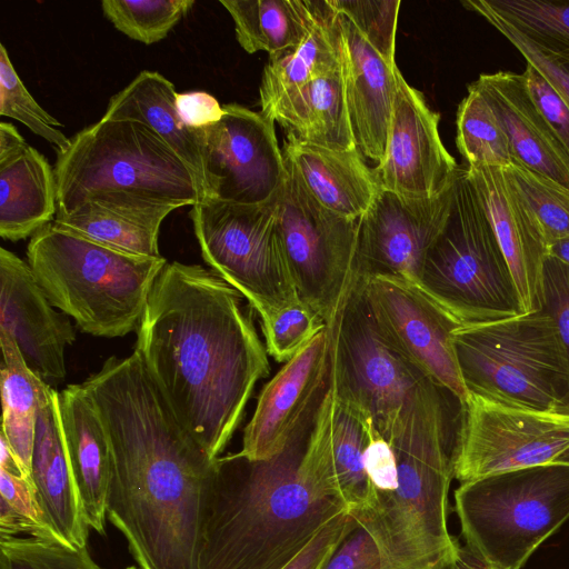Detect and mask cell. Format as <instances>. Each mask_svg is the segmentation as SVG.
<instances>
[{
    "mask_svg": "<svg viewBox=\"0 0 569 569\" xmlns=\"http://www.w3.org/2000/svg\"><path fill=\"white\" fill-rule=\"evenodd\" d=\"M1 569H103L87 547L37 537L0 535Z\"/></svg>",
    "mask_w": 569,
    "mask_h": 569,
    "instance_id": "obj_39",
    "label": "cell"
},
{
    "mask_svg": "<svg viewBox=\"0 0 569 569\" xmlns=\"http://www.w3.org/2000/svg\"><path fill=\"white\" fill-rule=\"evenodd\" d=\"M363 465L368 479L367 500L372 497L390 495L396 490L398 468L395 451L371 420L368 421Z\"/></svg>",
    "mask_w": 569,
    "mask_h": 569,
    "instance_id": "obj_45",
    "label": "cell"
},
{
    "mask_svg": "<svg viewBox=\"0 0 569 569\" xmlns=\"http://www.w3.org/2000/svg\"><path fill=\"white\" fill-rule=\"evenodd\" d=\"M321 569H381V558L372 538L358 527L346 537Z\"/></svg>",
    "mask_w": 569,
    "mask_h": 569,
    "instance_id": "obj_48",
    "label": "cell"
},
{
    "mask_svg": "<svg viewBox=\"0 0 569 569\" xmlns=\"http://www.w3.org/2000/svg\"><path fill=\"white\" fill-rule=\"evenodd\" d=\"M276 198L277 227L299 299L328 326L355 281L358 220L322 207L284 158Z\"/></svg>",
    "mask_w": 569,
    "mask_h": 569,
    "instance_id": "obj_12",
    "label": "cell"
},
{
    "mask_svg": "<svg viewBox=\"0 0 569 569\" xmlns=\"http://www.w3.org/2000/svg\"><path fill=\"white\" fill-rule=\"evenodd\" d=\"M0 499L31 527L32 537L66 543L47 519L34 488L23 477L0 469Z\"/></svg>",
    "mask_w": 569,
    "mask_h": 569,
    "instance_id": "obj_43",
    "label": "cell"
},
{
    "mask_svg": "<svg viewBox=\"0 0 569 569\" xmlns=\"http://www.w3.org/2000/svg\"><path fill=\"white\" fill-rule=\"evenodd\" d=\"M341 67L339 14L320 0L315 24L297 48L269 57L259 88L261 112L281 97Z\"/></svg>",
    "mask_w": 569,
    "mask_h": 569,
    "instance_id": "obj_30",
    "label": "cell"
},
{
    "mask_svg": "<svg viewBox=\"0 0 569 569\" xmlns=\"http://www.w3.org/2000/svg\"><path fill=\"white\" fill-rule=\"evenodd\" d=\"M456 127V144L467 167L507 168L513 161L495 111L472 82L458 106Z\"/></svg>",
    "mask_w": 569,
    "mask_h": 569,
    "instance_id": "obj_34",
    "label": "cell"
},
{
    "mask_svg": "<svg viewBox=\"0 0 569 569\" xmlns=\"http://www.w3.org/2000/svg\"><path fill=\"white\" fill-rule=\"evenodd\" d=\"M0 469L23 477L17 457L2 433H0Z\"/></svg>",
    "mask_w": 569,
    "mask_h": 569,
    "instance_id": "obj_52",
    "label": "cell"
},
{
    "mask_svg": "<svg viewBox=\"0 0 569 569\" xmlns=\"http://www.w3.org/2000/svg\"><path fill=\"white\" fill-rule=\"evenodd\" d=\"M28 143L17 128L9 122H0V161L19 151Z\"/></svg>",
    "mask_w": 569,
    "mask_h": 569,
    "instance_id": "obj_50",
    "label": "cell"
},
{
    "mask_svg": "<svg viewBox=\"0 0 569 569\" xmlns=\"http://www.w3.org/2000/svg\"><path fill=\"white\" fill-rule=\"evenodd\" d=\"M553 321L569 357V264L547 256L541 280V310Z\"/></svg>",
    "mask_w": 569,
    "mask_h": 569,
    "instance_id": "obj_44",
    "label": "cell"
},
{
    "mask_svg": "<svg viewBox=\"0 0 569 569\" xmlns=\"http://www.w3.org/2000/svg\"><path fill=\"white\" fill-rule=\"evenodd\" d=\"M365 284L373 318L387 342L466 403L468 392L452 341L453 332L463 325L412 281L379 277Z\"/></svg>",
    "mask_w": 569,
    "mask_h": 569,
    "instance_id": "obj_15",
    "label": "cell"
},
{
    "mask_svg": "<svg viewBox=\"0 0 569 569\" xmlns=\"http://www.w3.org/2000/svg\"><path fill=\"white\" fill-rule=\"evenodd\" d=\"M503 170L536 219L547 247L569 238V188L517 160Z\"/></svg>",
    "mask_w": 569,
    "mask_h": 569,
    "instance_id": "obj_36",
    "label": "cell"
},
{
    "mask_svg": "<svg viewBox=\"0 0 569 569\" xmlns=\"http://www.w3.org/2000/svg\"><path fill=\"white\" fill-rule=\"evenodd\" d=\"M339 14L345 100L357 150L377 163L386 153L400 73Z\"/></svg>",
    "mask_w": 569,
    "mask_h": 569,
    "instance_id": "obj_21",
    "label": "cell"
},
{
    "mask_svg": "<svg viewBox=\"0 0 569 569\" xmlns=\"http://www.w3.org/2000/svg\"><path fill=\"white\" fill-rule=\"evenodd\" d=\"M281 150L309 193L322 207L341 217L358 220L380 189L373 169L367 166L357 149L330 150L286 134Z\"/></svg>",
    "mask_w": 569,
    "mask_h": 569,
    "instance_id": "obj_26",
    "label": "cell"
},
{
    "mask_svg": "<svg viewBox=\"0 0 569 569\" xmlns=\"http://www.w3.org/2000/svg\"><path fill=\"white\" fill-rule=\"evenodd\" d=\"M0 330L48 385L64 380L66 349L76 340L69 317L54 309L28 262L0 248Z\"/></svg>",
    "mask_w": 569,
    "mask_h": 569,
    "instance_id": "obj_19",
    "label": "cell"
},
{
    "mask_svg": "<svg viewBox=\"0 0 569 569\" xmlns=\"http://www.w3.org/2000/svg\"><path fill=\"white\" fill-rule=\"evenodd\" d=\"M276 198L259 204L204 198L189 213L202 259L260 320L300 300L278 232Z\"/></svg>",
    "mask_w": 569,
    "mask_h": 569,
    "instance_id": "obj_11",
    "label": "cell"
},
{
    "mask_svg": "<svg viewBox=\"0 0 569 569\" xmlns=\"http://www.w3.org/2000/svg\"><path fill=\"white\" fill-rule=\"evenodd\" d=\"M326 327L301 300L261 320L267 353L278 362H288Z\"/></svg>",
    "mask_w": 569,
    "mask_h": 569,
    "instance_id": "obj_40",
    "label": "cell"
},
{
    "mask_svg": "<svg viewBox=\"0 0 569 569\" xmlns=\"http://www.w3.org/2000/svg\"><path fill=\"white\" fill-rule=\"evenodd\" d=\"M178 208L174 202L129 193H98L57 211L52 223L129 253L160 257L161 223Z\"/></svg>",
    "mask_w": 569,
    "mask_h": 569,
    "instance_id": "obj_24",
    "label": "cell"
},
{
    "mask_svg": "<svg viewBox=\"0 0 569 569\" xmlns=\"http://www.w3.org/2000/svg\"><path fill=\"white\" fill-rule=\"evenodd\" d=\"M193 0H103L104 17L128 38L144 44L164 39Z\"/></svg>",
    "mask_w": 569,
    "mask_h": 569,
    "instance_id": "obj_37",
    "label": "cell"
},
{
    "mask_svg": "<svg viewBox=\"0 0 569 569\" xmlns=\"http://www.w3.org/2000/svg\"><path fill=\"white\" fill-rule=\"evenodd\" d=\"M58 407L68 459L87 522L99 535H104L111 475L106 428L83 383L69 385L58 392Z\"/></svg>",
    "mask_w": 569,
    "mask_h": 569,
    "instance_id": "obj_23",
    "label": "cell"
},
{
    "mask_svg": "<svg viewBox=\"0 0 569 569\" xmlns=\"http://www.w3.org/2000/svg\"><path fill=\"white\" fill-rule=\"evenodd\" d=\"M448 569H498L479 558L467 546H461L460 553L456 562Z\"/></svg>",
    "mask_w": 569,
    "mask_h": 569,
    "instance_id": "obj_51",
    "label": "cell"
},
{
    "mask_svg": "<svg viewBox=\"0 0 569 569\" xmlns=\"http://www.w3.org/2000/svg\"><path fill=\"white\" fill-rule=\"evenodd\" d=\"M538 110L569 151V107L550 82L531 64L522 72Z\"/></svg>",
    "mask_w": 569,
    "mask_h": 569,
    "instance_id": "obj_46",
    "label": "cell"
},
{
    "mask_svg": "<svg viewBox=\"0 0 569 569\" xmlns=\"http://www.w3.org/2000/svg\"><path fill=\"white\" fill-rule=\"evenodd\" d=\"M452 341L468 396L552 412L569 388L567 350L542 311L463 325Z\"/></svg>",
    "mask_w": 569,
    "mask_h": 569,
    "instance_id": "obj_6",
    "label": "cell"
},
{
    "mask_svg": "<svg viewBox=\"0 0 569 569\" xmlns=\"http://www.w3.org/2000/svg\"><path fill=\"white\" fill-rule=\"evenodd\" d=\"M126 569H141V568L140 567H136V566H129Z\"/></svg>",
    "mask_w": 569,
    "mask_h": 569,
    "instance_id": "obj_56",
    "label": "cell"
},
{
    "mask_svg": "<svg viewBox=\"0 0 569 569\" xmlns=\"http://www.w3.org/2000/svg\"><path fill=\"white\" fill-rule=\"evenodd\" d=\"M177 93L162 74L143 70L110 98L102 119L137 121L151 129L191 170L202 199L203 173L196 130L181 123Z\"/></svg>",
    "mask_w": 569,
    "mask_h": 569,
    "instance_id": "obj_29",
    "label": "cell"
},
{
    "mask_svg": "<svg viewBox=\"0 0 569 569\" xmlns=\"http://www.w3.org/2000/svg\"><path fill=\"white\" fill-rule=\"evenodd\" d=\"M466 169L510 268L525 313L540 311L548 247L536 219L503 168L466 166Z\"/></svg>",
    "mask_w": 569,
    "mask_h": 569,
    "instance_id": "obj_20",
    "label": "cell"
},
{
    "mask_svg": "<svg viewBox=\"0 0 569 569\" xmlns=\"http://www.w3.org/2000/svg\"><path fill=\"white\" fill-rule=\"evenodd\" d=\"M31 478L39 503L61 539L74 548L87 547L90 527L68 459L54 389L38 410Z\"/></svg>",
    "mask_w": 569,
    "mask_h": 569,
    "instance_id": "obj_25",
    "label": "cell"
},
{
    "mask_svg": "<svg viewBox=\"0 0 569 569\" xmlns=\"http://www.w3.org/2000/svg\"><path fill=\"white\" fill-rule=\"evenodd\" d=\"M553 462L566 463L569 465V447L566 448L555 460Z\"/></svg>",
    "mask_w": 569,
    "mask_h": 569,
    "instance_id": "obj_55",
    "label": "cell"
},
{
    "mask_svg": "<svg viewBox=\"0 0 569 569\" xmlns=\"http://www.w3.org/2000/svg\"><path fill=\"white\" fill-rule=\"evenodd\" d=\"M358 528L348 511L333 518L283 569H321L346 537Z\"/></svg>",
    "mask_w": 569,
    "mask_h": 569,
    "instance_id": "obj_47",
    "label": "cell"
},
{
    "mask_svg": "<svg viewBox=\"0 0 569 569\" xmlns=\"http://www.w3.org/2000/svg\"><path fill=\"white\" fill-rule=\"evenodd\" d=\"M439 120L400 72L385 158L373 168L380 189L430 199L452 186L460 166L442 143Z\"/></svg>",
    "mask_w": 569,
    "mask_h": 569,
    "instance_id": "obj_17",
    "label": "cell"
},
{
    "mask_svg": "<svg viewBox=\"0 0 569 569\" xmlns=\"http://www.w3.org/2000/svg\"><path fill=\"white\" fill-rule=\"evenodd\" d=\"M313 417L271 459L249 460L240 452L216 459L198 569H283L348 511Z\"/></svg>",
    "mask_w": 569,
    "mask_h": 569,
    "instance_id": "obj_3",
    "label": "cell"
},
{
    "mask_svg": "<svg viewBox=\"0 0 569 569\" xmlns=\"http://www.w3.org/2000/svg\"><path fill=\"white\" fill-rule=\"evenodd\" d=\"M461 4L478 13L498 30L559 92L569 107V56L547 50L520 33L506 20L485 7L481 0H463Z\"/></svg>",
    "mask_w": 569,
    "mask_h": 569,
    "instance_id": "obj_42",
    "label": "cell"
},
{
    "mask_svg": "<svg viewBox=\"0 0 569 569\" xmlns=\"http://www.w3.org/2000/svg\"><path fill=\"white\" fill-rule=\"evenodd\" d=\"M176 109L181 123L193 131L217 123L224 113L218 100L206 91L177 93Z\"/></svg>",
    "mask_w": 569,
    "mask_h": 569,
    "instance_id": "obj_49",
    "label": "cell"
},
{
    "mask_svg": "<svg viewBox=\"0 0 569 569\" xmlns=\"http://www.w3.org/2000/svg\"><path fill=\"white\" fill-rule=\"evenodd\" d=\"M533 43L569 56V2L545 0H481Z\"/></svg>",
    "mask_w": 569,
    "mask_h": 569,
    "instance_id": "obj_35",
    "label": "cell"
},
{
    "mask_svg": "<svg viewBox=\"0 0 569 569\" xmlns=\"http://www.w3.org/2000/svg\"><path fill=\"white\" fill-rule=\"evenodd\" d=\"M452 186L430 199L379 189L358 219L355 278H400L416 283L425 258L448 219Z\"/></svg>",
    "mask_w": 569,
    "mask_h": 569,
    "instance_id": "obj_16",
    "label": "cell"
},
{
    "mask_svg": "<svg viewBox=\"0 0 569 569\" xmlns=\"http://www.w3.org/2000/svg\"><path fill=\"white\" fill-rule=\"evenodd\" d=\"M242 298L211 269L167 262L136 330L134 352L212 459L231 440L257 382L270 371Z\"/></svg>",
    "mask_w": 569,
    "mask_h": 569,
    "instance_id": "obj_2",
    "label": "cell"
},
{
    "mask_svg": "<svg viewBox=\"0 0 569 569\" xmlns=\"http://www.w3.org/2000/svg\"><path fill=\"white\" fill-rule=\"evenodd\" d=\"M83 386L111 453L107 518L141 569H198L212 459L180 423L137 352Z\"/></svg>",
    "mask_w": 569,
    "mask_h": 569,
    "instance_id": "obj_1",
    "label": "cell"
},
{
    "mask_svg": "<svg viewBox=\"0 0 569 569\" xmlns=\"http://www.w3.org/2000/svg\"><path fill=\"white\" fill-rule=\"evenodd\" d=\"M58 211L98 193H129L184 206L201 200L196 178L147 126L108 120L83 128L54 163Z\"/></svg>",
    "mask_w": 569,
    "mask_h": 569,
    "instance_id": "obj_7",
    "label": "cell"
},
{
    "mask_svg": "<svg viewBox=\"0 0 569 569\" xmlns=\"http://www.w3.org/2000/svg\"><path fill=\"white\" fill-rule=\"evenodd\" d=\"M263 114L303 143L336 151L357 149L341 67L284 94Z\"/></svg>",
    "mask_w": 569,
    "mask_h": 569,
    "instance_id": "obj_27",
    "label": "cell"
},
{
    "mask_svg": "<svg viewBox=\"0 0 569 569\" xmlns=\"http://www.w3.org/2000/svg\"><path fill=\"white\" fill-rule=\"evenodd\" d=\"M365 40L391 66H396V31L400 0H329Z\"/></svg>",
    "mask_w": 569,
    "mask_h": 569,
    "instance_id": "obj_41",
    "label": "cell"
},
{
    "mask_svg": "<svg viewBox=\"0 0 569 569\" xmlns=\"http://www.w3.org/2000/svg\"><path fill=\"white\" fill-rule=\"evenodd\" d=\"M0 348L1 433L17 457L23 478L33 487L31 459L38 410L53 388L28 367L13 339L1 330Z\"/></svg>",
    "mask_w": 569,
    "mask_h": 569,
    "instance_id": "obj_32",
    "label": "cell"
},
{
    "mask_svg": "<svg viewBox=\"0 0 569 569\" xmlns=\"http://www.w3.org/2000/svg\"><path fill=\"white\" fill-rule=\"evenodd\" d=\"M28 263L53 307L94 337L137 330L152 286L167 264L48 223L27 248Z\"/></svg>",
    "mask_w": 569,
    "mask_h": 569,
    "instance_id": "obj_5",
    "label": "cell"
},
{
    "mask_svg": "<svg viewBox=\"0 0 569 569\" xmlns=\"http://www.w3.org/2000/svg\"><path fill=\"white\" fill-rule=\"evenodd\" d=\"M548 254L569 264V238L549 244Z\"/></svg>",
    "mask_w": 569,
    "mask_h": 569,
    "instance_id": "obj_53",
    "label": "cell"
},
{
    "mask_svg": "<svg viewBox=\"0 0 569 569\" xmlns=\"http://www.w3.org/2000/svg\"><path fill=\"white\" fill-rule=\"evenodd\" d=\"M455 509L472 552L498 569H521L569 518V465L549 462L460 483Z\"/></svg>",
    "mask_w": 569,
    "mask_h": 569,
    "instance_id": "obj_8",
    "label": "cell"
},
{
    "mask_svg": "<svg viewBox=\"0 0 569 569\" xmlns=\"http://www.w3.org/2000/svg\"><path fill=\"white\" fill-rule=\"evenodd\" d=\"M416 283L462 325L525 313L466 166L459 167L448 219L429 249Z\"/></svg>",
    "mask_w": 569,
    "mask_h": 569,
    "instance_id": "obj_9",
    "label": "cell"
},
{
    "mask_svg": "<svg viewBox=\"0 0 569 569\" xmlns=\"http://www.w3.org/2000/svg\"><path fill=\"white\" fill-rule=\"evenodd\" d=\"M569 447V417L468 396L452 456L460 483L553 462Z\"/></svg>",
    "mask_w": 569,
    "mask_h": 569,
    "instance_id": "obj_13",
    "label": "cell"
},
{
    "mask_svg": "<svg viewBox=\"0 0 569 569\" xmlns=\"http://www.w3.org/2000/svg\"><path fill=\"white\" fill-rule=\"evenodd\" d=\"M327 330L328 388L388 441L408 403L436 382L383 338L362 280L355 278Z\"/></svg>",
    "mask_w": 569,
    "mask_h": 569,
    "instance_id": "obj_10",
    "label": "cell"
},
{
    "mask_svg": "<svg viewBox=\"0 0 569 569\" xmlns=\"http://www.w3.org/2000/svg\"><path fill=\"white\" fill-rule=\"evenodd\" d=\"M329 391L331 406L326 438L327 457L339 498L350 513L359 510L368 496L363 452L370 419L338 401Z\"/></svg>",
    "mask_w": 569,
    "mask_h": 569,
    "instance_id": "obj_33",
    "label": "cell"
},
{
    "mask_svg": "<svg viewBox=\"0 0 569 569\" xmlns=\"http://www.w3.org/2000/svg\"><path fill=\"white\" fill-rule=\"evenodd\" d=\"M222 107L220 121L196 130L203 173L202 199L242 204L272 200L287 173L274 121L238 103Z\"/></svg>",
    "mask_w": 569,
    "mask_h": 569,
    "instance_id": "obj_14",
    "label": "cell"
},
{
    "mask_svg": "<svg viewBox=\"0 0 569 569\" xmlns=\"http://www.w3.org/2000/svg\"><path fill=\"white\" fill-rule=\"evenodd\" d=\"M455 398L437 383L417 393L388 439L397 459L396 490L350 513L375 541L381 569H448L459 557L461 546L448 529L462 417V410L451 413L461 406L449 405Z\"/></svg>",
    "mask_w": 569,
    "mask_h": 569,
    "instance_id": "obj_4",
    "label": "cell"
},
{
    "mask_svg": "<svg viewBox=\"0 0 569 569\" xmlns=\"http://www.w3.org/2000/svg\"><path fill=\"white\" fill-rule=\"evenodd\" d=\"M231 16L236 38L248 53L269 57L299 47L309 36L320 0H220Z\"/></svg>",
    "mask_w": 569,
    "mask_h": 569,
    "instance_id": "obj_31",
    "label": "cell"
},
{
    "mask_svg": "<svg viewBox=\"0 0 569 569\" xmlns=\"http://www.w3.org/2000/svg\"><path fill=\"white\" fill-rule=\"evenodd\" d=\"M552 412L560 416L569 417V388L565 396L557 403Z\"/></svg>",
    "mask_w": 569,
    "mask_h": 569,
    "instance_id": "obj_54",
    "label": "cell"
},
{
    "mask_svg": "<svg viewBox=\"0 0 569 569\" xmlns=\"http://www.w3.org/2000/svg\"><path fill=\"white\" fill-rule=\"evenodd\" d=\"M472 83L495 111L513 160L569 188V151L538 110L522 73H481Z\"/></svg>",
    "mask_w": 569,
    "mask_h": 569,
    "instance_id": "obj_22",
    "label": "cell"
},
{
    "mask_svg": "<svg viewBox=\"0 0 569 569\" xmlns=\"http://www.w3.org/2000/svg\"><path fill=\"white\" fill-rule=\"evenodd\" d=\"M328 377L326 327L264 385L239 452L254 461L282 452L316 412L328 388Z\"/></svg>",
    "mask_w": 569,
    "mask_h": 569,
    "instance_id": "obj_18",
    "label": "cell"
},
{
    "mask_svg": "<svg viewBox=\"0 0 569 569\" xmlns=\"http://www.w3.org/2000/svg\"><path fill=\"white\" fill-rule=\"evenodd\" d=\"M0 114L28 127L44 139L57 154L70 144V139L57 129L61 122L48 113L22 83L3 43H0Z\"/></svg>",
    "mask_w": 569,
    "mask_h": 569,
    "instance_id": "obj_38",
    "label": "cell"
},
{
    "mask_svg": "<svg viewBox=\"0 0 569 569\" xmlns=\"http://www.w3.org/2000/svg\"><path fill=\"white\" fill-rule=\"evenodd\" d=\"M58 211L54 169L27 144L0 161V236L10 241L32 237Z\"/></svg>",
    "mask_w": 569,
    "mask_h": 569,
    "instance_id": "obj_28",
    "label": "cell"
}]
</instances>
